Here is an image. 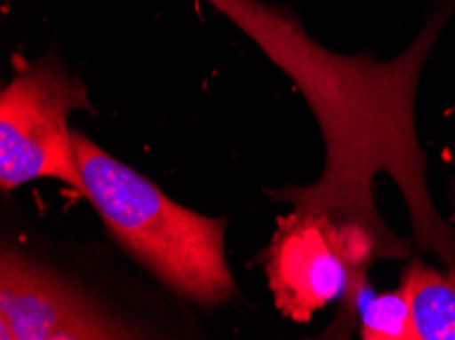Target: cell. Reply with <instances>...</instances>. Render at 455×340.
Returning <instances> with one entry per match:
<instances>
[{
  "label": "cell",
  "instance_id": "cell-1",
  "mask_svg": "<svg viewBox=\"0 0 455 340\" xmlns=\"http://www.w3.org/2000/svg\"><path fill=\"white\" fill-rule=\"evenodd\" d=\"M84 196L107 231L164 286L203 308L235 294L225 255V220L172 202L141 173L72 130Z\"/></svg>",
  "mask_w": 455,
  "mask_h": 340
},
{
  "label": "cell",
  "instance_id": "cell-2",
  "mask_svg": "<svg viewBox=\"0 0 455 340\" xmlns=\"http://www.w3.org/2000/svg\"><path fill=\"white\" fill-rule=\"evenodd\" d=\"M91 110L82 80L58 59L15 61V75L0 94V187L3 194L39 178L60 179L84 196L68 115Z\"/></svg>",
  "mask_w": 455,
  "mask_h": 340
},
{
  "label": "cell",
  "instance_id": "cell-3",
  "mask_svg": "<svg viewBox=\"0 0 455 340\" xmlns=\"http://www.w3.org/2000/svg\"><path fill=\"white\" fill-rule=\"evenodd\" d=\"M123 324L84 291L50 269L27 259L15 249L0 257V338L74 340L135 338Z\"/></svg>",
  "mask_w": 455,
  "mask_h": 340
},
{
  "label": "cell",
  "instance_id": "cell-4",
  "mask_svg": "<svg viewBox=\"0 0 455 340\" xmlns=\"http://www.w3.org/2000/svg\"><path fill=\"white\" fill-rule=\"evenodd\" d=\"M264 265L275 308L291 320L308 322L337 300L349 310L351 272L327 220L299 212L278 218Z\"/></svg>",
  "mask_w": 455,
  "mask_h": 340
},
{
  "label": "cell",
  "instance_id": "cell-5",
  "mask_svg": "<svg viewBox=\"0 0 455 340\" xmlns=\"http://www.w3.org/2000/svg\"><path fill=\"white\" fill-rule=\"evenodd\" d=\"M401 288L417 340H455V267L441 273L415 259L404 269Z\"/></svg>",
  "mask_w": 455,
  "mask_h": 340
},
{
  "label": "cell",
  "instance_id": "cell-6",
  "mask_svg": "<svg viewBox=\"0 0 455 340\" xmlns=\"http://www.w3.org/2000/svg\"><path fill=\"white\" fill-rule=\"evenodd\" d=\"M363 340H417L403 288L370 297L360 310Z\"/></svg>",
  "mask_w": 455,
  "mask_h": 340
}]
</instances>
